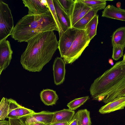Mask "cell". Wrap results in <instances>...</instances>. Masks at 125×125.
I'll use <instances>...</instances> for the list:
<instances>
[{
    "instance_id": "cell-1",
    "label": "cell",
    "mask_w": 125,
    "mask_h": 125,
    "mask_svg": "<svg viewBox=\"0 0 125 125\" xmlns=\"http://www.w3.org/2000/svg\"><path fill=\"white\" fill-rule=\"evenodd\" d=\"M27 42V46L21 57V64L29 72H40L58 48L56 35L53 31L41 33Z\"/></svg>"
},
{
    "instance_id": "cell-2",
    "label": "cell",
    "mask_w": 125,
    "mask_h": 125,
    "mask_svg": "<svg viewBox=\"0 0 125 125\" xmlns=\"http://www.w3.org/2000/svg\"><path fill=\"white\" fill-rule=\"evenodd\" d=\"M59 30L51 11L41 14H29L20 20L10 35L20 42H27L35 36L44 32Z\"/></svg>"
},
{
    "instance_id": "cell-3",
    "label": "cell",
    "mask_w": 125,
    "mask_h": 125,
    "mask_svg": "<svg viewBox=\"0 0 125 125\" xmlns=\"http://www.w3.org/2000/svg\"><path fill=\"white\" fill-rule=\"evenodd\" d=\"M125 77V63L123 61L116 62L92 84L90 92L93 100L101 101L105 94Z\"/></svg>"
},
{
    "instance_id": "cell-4",
    "label": "cell",
    "mask_w": 125,
    "mask_h": 125,
    "mask_svg": "<svg viewBox=\"0 0 125 125\" xmlns=\"http://www.w3.org/2000/svg\"><path fill=\"white\" fill-rule=\"evenodd\" d=\"M90 41L84 30L77 29L75 39L63 58L65 64H72L78 59Z\"/></svg>"
},
{
    "instance_id": "cell-5",
    "label": "cell",
    "mask_w": 125,
    "mask_h": 125,
    "mask_svg": "<svg viewBox=\"0 0 125 125\" xmlns=\"http://www.w3.org/2000/svg\"><path fill=\"white\" fill-rule=\"evenodd\" d=\"M14 27L13 21L8 4L0 0V41L6 39Z\"/></svg>"
},
{
    "instance_id": "cell-6",
    "label": "cell",
    "mask_w": 125,
    "mask_h": 125,
    "mask_svg": "<svg viewBox=\"0 0 125 125\" xmlns=\"http://www.w3.org/2000/svg\"><path fill=\"white\" fill-rule=\"evenodd\" d=\"M77 29L72 27L59 34L58 49L62 58H63L71 46L75 37Z\"/></svg>"
},
{
    "instance_id": "cell-7",
    "label": "cell",
    "mask_w": 125,
    "mask_h": 125,
    "mask_svg": "<svg viewBox=\"0 0 125 125\" xmlns=\"http://www.w3.org/2000/svg\"><path fill=\"white\" fill-rule=\"evenodd\" d=\"M54 112L42 111L25 115L18 118L24 125L35 122H41L47 125L52 123Z\"/></svg>"
},
{
    "instance_id": "cell-8",
    "label": "cell",
    "mask_w": 125,
    "mask_h": 125,
    "mask_svg": "<svg viewBox=\"0 0 125 125\" xmlns=\"http://www.w3.org/2000/svg\"><path fill=\"white\" fill-rule=\"evenodd\" d=\"M12 53L9 41L6 39L0 41V75L9 65Z\"/></svg>"
},
{
    "instance_id": "cell-9",
    "label": "cell",
    "mask_w": 125,
    "mask_h": 125,
    "mask_svg": "<svg viewBox=\"0 0 125 125\" xmlns=\"http://www.w3.org/2000/svg\"><path fill=\"white\" fill-rule=\"evenodd\" d=\"M24 6L28 9L29 14H41L50 11L47 0H22Z\"/></svg>"
},
{
    "instance_id": "cell-10",
    "label": "cell",
    "mask_w": 125,
    "mask_h": 125,
    "mask_svg": "<svg viewBox=\"0 0 125 125\" xmlns=\"http://www.w3.org/2000/svg\"><path fill=\"white\" fill-rule=\"evenodd\" d=\"M8 99L9 102V108L7 118L18 119L35 113L32 110L21 105L15 100L11 98Z\"/></svg>"
},
{
    "instance_id": "cell-11",
    "label": "cell",
    "mask_w": 125,
    "mask_h": 125,
    "mask_svg": "<svg viewBox=\"0 0 125 125\" xmlns=\"http://www.w3.org/2000/svg\"><path fill=\"white\" fill-rule=\"evenodd\" d=\"M65 64L61 58L57 57L55 59L53 65L54 83L59 85L64 81L65 74Z\"/></svg>"
},
{
    "instance_id": "cell-12",
    "label": "cell",
    "mask_w": 125,
    "mask_h": 125,
    "mask_svg": "<svg viewBox=\"0 0 125 125\" xmlns=\"http://www.w3.org/2000/svg\"><path fill=\"white\" fill-rule=\"evenodd\" d=\"M91 9V8L79 0H75L74 7L71 18L72 27H73Z\"/></svg>"
},
{
    "instance_id": "cell-13",
    "label": "cell",
    "mask_w": 125,
    "mask_h": 125,
    "mask_svg": "<svg viewBox=\"0 0 125 125\" xmlns=\"http://www.w3.org/2000/svg\"><path fill=\"white\" fill-rule=\"evenodd\" d=\"M106 3L102 4L92 8L82 18L76 23L72 27L78 29L84 30L87 24L96 14L99 10H104Z\"/></svg>"
},
{
    "instance_id": "cell-14",
    "label": "cell",
    "mask_w": 125,
    "mask_h": 125,
    "mask_svg": "<svg viewBox=\"0 0 125 125\" xmlns=\"http://www.w3.org/2000/svg\"><path fill=\"white\" fill-rule=\"evenodd\" d=\"M125 107V96L117 98L101 107L99 110L102 114L109 113L122 109Z\"/></svg>"
},
{
    "instance_id": "cell-15",
    "label": "cell",
    "mask_w": 125,
    "mask_h": 125,
    "mask_svg": "<svg viewBox=\"0 0 125 125\" xmlns=\"http://www.w3.org/2000/svg\"><path fill=\"white\" fill-rule=\"evenodd\" d=\"M102 17L125 21V10L108 5L102 11Z\"/></svg>"
},
{
    "instance_id": "cell-16",
    "label": "cell",
    "mask_w": 125,
    "mask_h": 125,
    "mask_svg": "<svg viewBox=\"0 0 125 125\" xmlns=\"http://www.w3.org/2000/svg\"><path fill=\"white\" fill-rule=\"evenodd\" d=\"M58 19L63 32L72 27L71 19L60 6L58 0H53Z\"/></svg>"
},
{
    "instance_id": "cell-17",
    "label": "cell",
    "mask_w": 125,
    "mask_h": 125,
    "mask_svg": "<svg viewBox=\"0 0 125 125\" xmlns=\"http://www.w3.org/2000/svg\"><path fill=\"white\" fill-rule=\"evenodd\" d=\"M75 114V112L69 109L54 112L52 123L57 122H67L69 123Z\"/></svg>"
},
{
    "instance_id": "cell-18",
    "label": "cell",
    "mask_w": 125,
    "mask_h": 125,
    "mask_svg": "<svg viewBox=\"0 0 125 125\" xmlns=\"http://www.w3.org/2000/svg\"><path fill=\"white\" fill-rule=\"evenodd\" d=\"M41 100L46 105H52L55 104L58 99L55 91L49 89H43L40 94Z\"/></svg>"
},
{
    "instance_id": "cell-19",
    "label": "cell",
    "mask_w": 125,
    "mask_h": 125,
    "mask_svg": "<svg viewBox=\"0 0 125 125\" xmlns=\"http://www.w3.org/2000/svg\"><path fill=\"white\" fill-rule=\"evenodd\" d=\"M112 46L118 45L125 47V27H121L114 31L111 36Z\"/></svg>"
},
{
    "instance_id": "cell-20",
    "label": "cell",
    "mask_w": 125,
    "mask_h": 125,
    "mask_svg": "<svg viewBox=\"0 0 125 125\" xmlns=\"http://www.w3.org/2000/svg\"><path fill=\"white\" fill-rule=\"evenodd\" d=\"M124 96H125V81L118 85L114 92L105 95L102 101L106 104L117 98Z\"/></svg>"
},
{
    "instance_id": "cell-21",
    "label": "cell",
    "mask_w": 125,
    "mask_h": 125,
    "mask_svg": "<svg viewBox=\"0 0 125 125\" xmlns=\"http://www.w3.org/2000/svg\"><path fill=\"white\" fill-rule=\"evenodd\" d=\"M98 15L96 14L86 26L85 30L89 39L91 40L96 34L98 23Z\"/></svg>"
},
{
    "instance_id": "cell-22",
    "label": "cell",
    "mask_w": 125,
    "mask_h": 125,
    "mask_svg": "<svg viewBox=\"0 0 125 125\" xmlns=\"http://www.w3.org/2000/svg\"><path fill=\"white\" fill-rule=\"evenodd\" d=\"M78 111V125H91L90 112L86 109Z\"/></svg>"
},
{
    "instance_id": "cell-23",
    "label": "cell",
    "mask_w": 125,
    "mask_h": 125,
    "mask_svg": "<svg viewBox=\"0 0 125 125\" xmlns=\"http://www.w3.org/2000/svg\"><path fill=\"white\" fill-rule=\"evenodd\" d=\"M58 0L60 6L71 19L74 7L75 0Z\"/></svg>"
},
{
    "instance_id": "cell-24",
    "label": "cell",
    "mask_w": 125,
    "mask_h": 125,
    "mask_svg": "<svg viewBox=\"0 0 125 125\" xmlns=\"http://www.w3.org/2000/svg\"><path fill=\"white\" fill-rule=\"evenodd\" d=\"M9 102L8 99L3 97L0 103V120H4L8 114Z\"/></svg>"
},
{
    "instance_id": "cell-25",
    "label": "cell",
    "mask_w": 125,
    "mask_h": 125,
    "mask_svg": "<svg viewBox=\"0 0 125 125\" xmlns=\"http://www.w3.org/2000/svg\"><path fill=\"white\" fill-rule=\"evenodd\" d=\"M89 99L88 96L75 99L67 104L69 109L74 111L83 104Z\"/></svg>"
},
{
    "instance_id": "cell-26",
    "label": "cell",
    "mask_w": 125,
    "mask_h": 125,
    "mask_svg": "<svg viewBox=\"0 0 125 125\" xmlns=\"http://www.w3.org/2000/svg\"><path fill=\"white\" fill-rule=\"evenodd\" d=\"M112 46V58L115 60H118L123 56V52L125 47L118 45H115Z\"/></svg>"
},
{
    "instance_id": "cell-27",
    "label": "cell",
    "mask_w": 125,
    "mask_h": 125,
    "mask_svg": "<svg viewBox=\"0 0 125 125\" xmlns=\"http://www.w3.org/2000/svg\"><path fill=\"white\" fill-rule=\"evenodd\" d=\"M50 10L57 24L59 30V34L63 32V30L58 20L54 5L53 0H47Z\"/></svg>"
},
{
    "instance_id": "cell-28",
    "label": "cell",
    "mask_w": 125,
    "mask_h": 125,
    "mask_svg": "<svg viewBox=\"0 0 125 125\" xmlns=\"http://www.w3.org/2000/svg\"><path fill=\"white\" fill-rule=\"evenodd\" d=\"M79 0L91 8L102 4L106 3V0Z\"/></svg>"
},
{
    "instance_id": "cell-29",
    "label": "cell",
    "mask_w": 125,
    "mask_h": 125,
    "mask_svg": "<svg viewBox=\"0 0 125 125\" xmlns=\"http://www.w3.org/2000/svg\"><path fill=\"white\" fill-rule=\"evenodd\" d=\"M78 111L75 114L68 125H78Z\"/></svg>"
},
{
    "instance_id": "cell-30",
    "label": "cell",
    "mask_w": 125,
    "mask_h": 125,
    "mask_svg": "<svg viewBox=\"0 0 125 125\" xmlns=\"http://www.w3.org/2000/svg\"><path fill=\"white\" fill-rule=\"evenodd\" d=\"M10 125H24L18 119L9 118Z\"/></svg>"
},
{
    "instance_id": "cell-31",
    "label": "cell",
    "mask_w": 125,
    "mask_h": 125,
    "mask_svg": "<svg viewBox=\"0 0 125 125\" xmlns=\"http://www.w3.org/2000/svg\"><path fill=\"white\" fill-rule=\"evenodd\" d=\"M69 123L67 122H57L52 123L50 125H68Z\"/></svg>"
},
{
    "instance_id": "cell-32",
    "label": "cell",
    "mask_w": 125,
    "mask_h": 125,
    "mask_svg": "<svg viewBox=\"0 0 125 125\" xmlns=\"http://www.w3.org/2000/svg\"><path fill=\"white\" fill-rule=\"evenodd\" d=\"M0 125H10L9 121L5 120L0 121Z\"/></svg>"
},
{
    "instance_id": "cell-33",
    "label": "cell",
    "mask_w": 125,
    "mask_h": 125,
    "mask_svg": "<svg viewBox=\"0 0 125 125\" xmlns=\"http://www.w3.org/2000/svg\"><path fill=\"white\" fill-rule=\"evenodd\" d=\"M27 125H47L44 123L41 122H35L29 124Z\"/></svg>"
},
{
    "instance_id": "cell-34",
    "label": "cell",
    "mask_w": 125,
    "mask_h": 125,
    "mask_svg": "<svg viewBox=\"0 0 125 125\" xmlns=\"http://www.w3.org/2000/svg\"><path fill=\"white\" fill-rule=\"evenodd\" d=\"M109 63L111 65H113L114 64V62H113V60L111 59H110L108 60Z\"/></svg>"
},
{
    "instance_id": "cell-35",
    "label": "cell",
    "mask_w": 125,
    "mask_h": 125,
    "mask_svg": "<svg viewBox=\"0 0 125 125\" xmlns=\"http://www.w3.org/2000/svg\"><path fill=\"white\" fill-rule=\"evenodd\" d=\"M121 5V2H117L116 4L117 7L118 8H120Z\"/></svg>"
},
{
    "instance_id": "cell-36",
    "label": "cell",
    "mask_w": 125,
    "mask_h": 125,
    "mask_svg": "<svg viewBox=\"0 0 125 125\" xmlns=\"http://www.w3.org/2000/svg\"><path fill=\"white\" fill-rule=\"evenodd\" d=\"M122 61L125 63V52L124 55H123V59Z\"/></svg>"
},
{
    "instance_id": "cell-37",
    "label": "cell",
    "mask_w": 125,
    "mask_h": 125,
    "mask_svg": "<svg viewBox=\"0 0 125 125\" xmlns=\"http://www.w3.org/2000/svg\"></svg>"
}]
</instances>
